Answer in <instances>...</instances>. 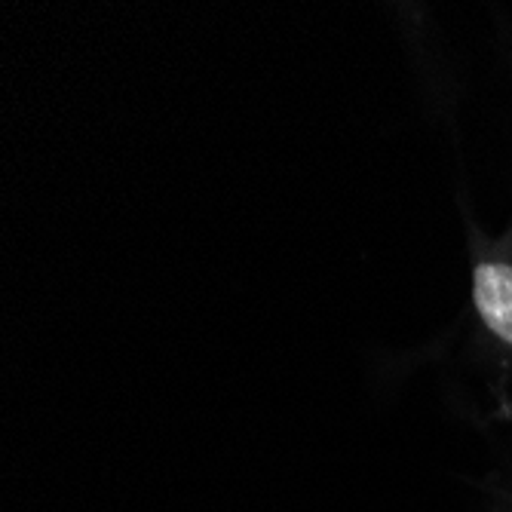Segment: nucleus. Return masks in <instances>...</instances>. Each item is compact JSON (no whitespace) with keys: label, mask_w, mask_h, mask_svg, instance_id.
<instances>
[{"label":"nucleus","mask_w":512,"mask_h":512,"mask_svg":"<svg viewBox=\"0 0 512 512\" xmlns=\"http://www.w3.org/2000/svg\"><path fill=\"white\" fill-rule=\"evenodd\" d=\"M473 298L488 329L512 347V267L479 264L473 279Z\"/></svg>","instance_id":"f257e3e1"}]
</instances>
